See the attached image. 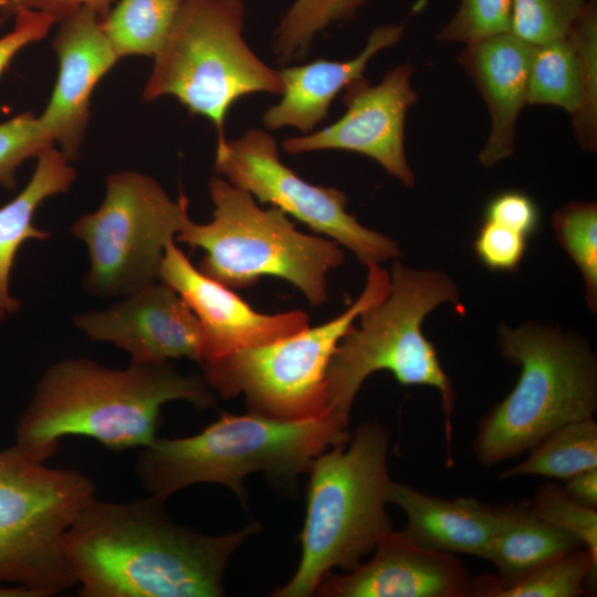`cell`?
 Segmentation results:
<instances>
[{
    "label": "cell",
    "instance_id": "6da1fadb",
    "mask_svg": "<svg viewBox=\"0 0 597 597\" xmlns=\"http://www.w3.org/2000/svg\"><path fill=\"white\" fill-rule=\"evenodd\" d=\"M165 500L94 498L64 540L69 567L82 597H218L238 546L260 528L209 536L174 522Z\"/></svg>",
    "mask_w": 597,
    "mask_h": 597
},
{
    "label": "cell",
    "instance_id": "7a4b0ae2",
    "mask_svg": "<svg viewBox=\"0 0 597 597\" xmlns=\"http://www.w3.org/2000/svg\"><path fill=\"white\" fill-rule=\"evenodd\" d=\"M202 376L167 364L111 368L86 357L61 359L38 380L15 428L14 446L45 462L64 437H88L112 451L140 449L156 438L161 408L182 400L214 404Z\"/></svg>",
    "mask_w": 597,
    "mask_h": 597
},
{
    "label": "cell",
    "instance_id": "3957f363",
    "mask_svg": "<svg viewBox=\"0 0 597 597\" xmlns=\"http://www.w3.org/2000/svg\"><path fill=\"white\" fill-rule=\"evenodd\" d=\"M348 425L326 413L282 420L256 413L221 416L202 431L184 438H156L138 449L135 472L147 495L167 500L196 483H219L244 504L242 480L263 472L286 482L308 472L326 450L345 446Z\"/></svg>",
    "mask_w": 597,
    "mask_h": 597
},
{
    "label": "cell",
    "instance_id": "277c9868",
    "mask_svg": "<svg viewBox=\"0 0 597 597\" xmlns=\"http://www.w3.org/2000/svg\"><path fill=\"white\" fill-rule=\"evenodd\" d=\"M389 436L377 423L358 426L350 443L312 463L302 556L293 577L273 596L307 597L335 567L350 570L391 530L386 511L391 479Z\"/></svg>",
    "mask_w": 597,
    "mask_h": 597
},
{
    "label": "cell",
    "instance_id": "5b68a950",
    "mask_svg": "<svg viewBox=\"0 0 597 597\" xmlns=\"http://www.w3.org/2000/svg\"><path fill=\"white\" fill-rule=\"evenodd\" d=\"M458 296V287L446 273L395 262L388 295L359 315V326H350L331 358L327 413L348 425L355 396L365 379L387 370L401 385L438 390L450 450L455 392L421 324L431 311L442 303L457 302Z\"/></svg>",
    "mask_w": 597,
    "mask_h": 597
},
{
    "label": "cell",
    "instance_id": "8992f818",
    "mask_svg": "<svg viewBox=\"0 0 597 597\" xmlns=\"http://www.w3.org/2000/svg\"><path fill=\"white\" fill-rule=\"evenodd\" d=\"M209 192L212 220L196 223L189 218L175 239L205 252L197 266L205 275L232 290L275 276L293 284L312 305L326 301L327 274L344 261L339 244L298 231L282 210L261 208L221 176L210 179Z\"/></svg>",
    "mask_w": 597,
    "mask_h": 597
},
{
    "label": "cell",
    "instance_id": "52a82bcc",
    "mask_svg": "<svg viewBox=\"0 0 597 597\" xmlns=\"http://www.w3.org/2000/svg\"><path fill=\"white\" fill-rule=\"evenodd\" d=\"M500 348L521 370L512 391L479 422L473 447L483 467L531 450L597 408L596 362L575 337L537 325L503 326Z\"/></svg>",
    "mask_w": 597,
    "mask_h": 597
},
{
    "label": "cell",
    "instance_id": "ba28073f",
    "mask_svg": "<svg viewBox=\"0 0 597 597\" xmlns=\"http://www.w3.org/2000/svg\"><path fill=\"white\" fill-rule=\"evenodd\" d=\"M244 15L242 0H184L143 92L147 102L174 96L207 118L217 145L227 140L224 122L238 100L283 88L279 71L245 42Z\"/></svg>",
    "mask_w": 597,
    "mask_h": 597
},
{
    "label": "cell",
    "instance_id": "9c48e42d",
    "mask_svg": "<svg viewBox=\"0 0 597 597\" xmlns=\"http://www.w3.org/2000/svg\"><path fill=\"white\" fill-rule=\"evenodd\" d=\"M95 498L83 473L50 468L14 444L0 450V584L50 597L76 585L64 540Z\"/></svg>",
    "mask_w": 597,
    "mask_h": 597
},
{
    "label": "cell",
    "instance_id": "30bf717a",
    "mask_svg": "<svg viewBox=\"0 0 597 597\" xmlns=\"http://www.w3.org/2000/svg\"><path fill=\"white\" fill-rule=\"evenodd\" d=\"M367 266L366 285L338 316L261 346L201 363L203 379L222 398L244 396L249 412L282 420L327 413L326 374L343 336L359 315L390 291V274Z\"/></svg>",
    "mask_w": 597,
    "mask_h": 597
},
{
    "label": "cell",
    "instance_id": "8fae6325",
    "mask_svg": "<svg viewBox=\"0 0 597 597\" xmlns=\"http://www.w3.org/2000/svg\"><path fill=\"white\" fill-rule=\"evenodd\" d=\"M101 206L80 217L72 234L88 250L86 292L100 296H126L159 282L168 242L189 219L184 192L172 200L154 178L138 171L107 176Z\"/></svg>",
    "mask_w": 597,
    "mask_h": 597
},
{
    "label": "cell",
    "instance_id": "7c38bea8",
    "mask_svg": "<svg viewBox=\"0 0 597 597\" xmlns=\"http://www.w3.org/2000/svg\"><path fill=\"white\" fill-rule=\"evenodd\" d=\"M214 170L261 203H270L347 248L365 265L400 255L394 240L347 212L343 191L313 185L287 167L280 159L275 139L264 129L250 128L239 138L217 145Z\"/></svg>",
    "mask_w": 597,
    "mask_h": 597
},
{
    "label": "cell",
    "instance_id": "4fadbf2b",
    "mask_svg": "<svg viewBox=\"0 0 597 597\" xmlns=\"http://www.w3.org/2000/svg\"><path fill=\"white\" fill-rule=\"evenodd\" d=\"M413 69L402 64L371 85L365 77L349 84L342 101L346 112L323 129L285 139L283 149L292 155L316 150H346L379 164L407 187L415 185L405 150L408 111L417 103L411 85Z\"/></svg>",
    "mask_w": 597,
    "mask_h": 597
},
{
    "label": "cell",
    "instance_id": "5bb4252c",
    "mask_svg": "<svg viewBox=\"0 0 597 597\" xmlns=\"http://www.w3.org/2000/svg\"><path fill=\"white\" fill-rule=\"evenodd\" d=\"M73 323L91 341L123 349L133 363L167 364L188 358L199 364L202 358V329L197 316L163 282L123 296L106 308L76 314Z\"/></svg>",
    "mask_w": 597,
    "mask_h": 597
},
{
    "label": "cell",
    "instance_id": "9a60e30c",
    "mask_svg": "<svg viewBox=\"0 0 597 597\" xmlns=\"http://www.w3.org/2000/svg\"><path fill=\"white\" fill-rule=\"evenodd\" d=\"M159 281L181 296L201 325L203 344L199 365L269 344L310 326L308 315L301 310L276 314L255 311L232 289L205 275L175 240L166 245Z\"/></svg>",
    "mask_w": 597,
    "mask_h": 597
},
{
    "label": "cell",
    "instance_id": "2e32d148",
    "mask_svg": "<svg viewBox=\"0 0 597 597\" xmlns=\"http://www.w3.org/2000/svg\"><path fill=\"white\" fill-rule=\"evenodd\" d=\"M373 557L346 575H326L315 593L325 597H473L474 577L454 554L422 547L388 531Z\"/></svg>",
    "mask_w": 597,
    "mask_h": 597
},
{
    "label": "cell",
    "instance_id": "e0dca14e",
    "mask_svg": "<svg viewBox=\"0 0 597 597\" xmlns=\"http://www.w3.org/2000/svg\"><path fill=\"white\" fill-rule=\"evenodd\" d=\"M59 22L52 44L59 60L57 77L39 119L71 161L80 154L94 88L119 59L94 11L80 8Z\"/></svg>",
    "mask_w": 597,
    "mask_h": 597
},
{
    "label": "cell",
    "instance_id": "ac0fdd59",
    "mask_svg": "<svg viewBox=\"0 0 597 597\" xmlns=\"http://www.w3.org/2000/svg\"><path fill=\"white\" fill-rule=\"evenodd\" d=\"M526 104L564 109L572 117L579 146L596 149L597 13L593 0L568 35L532 48Z\"/></svg>",
    "mask_w": 597,
    "mask_h": 597
},
{
    "label": "cell",
    "instance_id": "d6986e66",
    "mask_svg": "<svg viewBox=\"0 0 597 597\" xmlns=\"http://www.w3.org/2000/svg\"><path fill=\"white\" fill-rule=\"evenodd\" d=\"M532 45L512 32L470 44L458 60L480 92L491 126L479 160L494 166L514 153L519 116L526 104Z\"/></svg>",
    "mask_w": 597,
    "mask_h": 597
},
{
    "label": "cell",
    "instance_id": "ffe728a7",
    "mask_svg": "<svg viewBox=\"0 0 597 597\" xmlns=\"http://www.w3.org/2000/svg\"><path fill=\"white\" fill-rule=\"evenodd\" d=\"M402 34V24L381 25L370 32L363 51L353 59H317L283 67L279 71L282 96L263 114L264 126L271 130L293 127L303 135L312 133L327 117L336 95L363 78L369 61L378 52L399 42Z\"/></svg>",
    "mask_w": 597,
    "mask_h": 597
},
{
    "label": "cell",
    "instance_id": "44dd1931",
    "mask_svg": "<svg viewBox=\"0 0 597 597\" xmlns=\"http://www.w3.org/2000/svg\"><path fill=\"white\" fill-rule=\"evenodd\" d=\"M389 503L406 515L402 534L416 544L450 554L486 559L495 506L473 498L447 500L391 482Z\"/></svg>",
    "mask_w": 597,
    "mask_h": 597
},
{
    "label": "cell",
    "instance_id": "7402d4cb",
    "mask_svg": "<svg viewBox=\"0 0 597 597\" xmlns=\"http://www.w3.org/2000/svg\"><path fill=\"white\" fill-rule=\"evenodd\" d=\"M60 149L51 147L36 157V166L25 187L0 207V322L20 310L11 294L10 281L19 249L28 240H48L50 233L34 222L36 209L52 196L69 191L76 172Z\"/></svg>",
    "mask_w": 597,
    "mask_h": 597
},
{
    "label": "cell",
    "instance_id": "603a6c76",
    "mask_svg": "<svg viewBox=\"0 0 597 597\" xmlns=\"http://www.w3.org/2000/svg\"><path fill=\"white\" fill-rule=\"evenodd\" d=\"M584 547L580 541L541 517L531 502L495 505L486 559L498 570L499 583H509L536 566Z\"/></svg>",
    "mask_w": 597,
    "mask_h": 597
},
{
    "label": "cell",
    "instance_id": "cb8c5ba5",
    "mask_svg": "<svg viewBox=\"0 0 597 597\" xmlns=\"http://www.w3.org/2000/svg\"><path fill=\"white\" fill-rule=\"evenodd\" d=\"M597 557L582 547L549 559L509 583L474 578L473 597H579L590 591ZM596 577V576H595Z\"/></svg>",
    "mask_w": 597,
    "mask_h": 597
},
{
    "label": "cell",
    "instance_id": "d4e9b609",
    "mask_svg": "<svg viewBox=\"0 0 597 597\" xmlns=\"http://www.w3.org/2000/svg\"><path fill=\"white\" fill-rule=\"evenodd\" d=\"M184 0H119L100 20L118 59L154 57L163 46Z\"/></svg>",
    "mask_w": 597,
    "mask_h": 597
},
{
    "label": "cell",
    "instance_id": "484cf974",
    "mask_svg": "<svg viewBox=\"0 0 597 597\" xmlns=\"http://www.w3.org/2000/svg\"><path fill=\"white\" fill-rule=\"evenodd\" d=\"M597 468V422L594 417L569 422L531 449L527 458L506 469L501 479L541 475L567 480Z\"/></svg>",
    "mask_w": 597,
    "mask_h": 597
},
{
    "label": "cell",
    "instance_id": "4316f807",
    "mask_svg": "<svg viewBox=\"0 0 597 597\" xmlns=\"http://www.w3.org/2000/svg\"><path fill=\"white\" fill-rule=\"evenodd\" d=\"M369 0H295L282 17L273 52L280 63L307 54L316 34L329 24L350 19Z\"/></svg>",
    "mask_w": 597,
    "mask_h": 597
},
{
    "label": "cell",
    "instance_id": "83f0119b",
    "mask_svg": "<svg viewBox=\"0 0 597 597\" xmlns=\"http://www.w3.org/2000/svg\"><path fill=\"white\" fill-rule=\"evenodd\" d=\"M556 239L580 271L586 301L597 307V206L591 201L570 202L553 217Z\"/></svg>",
    "mask_w": 597,
    "mask_h": 597
},
{
    "label": "cell",
    "instance_id": "f1b7e54d",
    "mask_svg": "<svg viewBox=\"0 0 597 597\" xmlns=\"http://www.w3.org/2000/svg\"><path fill=\"white\" fill-rule=\"evenodd\" d=\"M587 4V0H513L511 32L532 46L565 38Z\"/></svg>",
    "mask_w": 597,
    "mask_h": 597
},
{
    "label": "cell",
    "instance_id": "f546056e",
    "mask_svg": "<svg viewBox=\"0 0 597 597\" xmlns=\"http://www.w3.org/2000/svg\"><path fill=\"white\" fill-rule=\"evenodd\" d=\"M51 147L53 139L31 111L0 123V187L13 189L18 168Z\"/></svg>",
    "mask_w": 597,
    "mask_h": 597
},
{
    "label": "cell",
    "instance_id": "4dcf8cb0",
    "mask_svg": "<svg viewBox=\"0 0 597 597\" xmlns=\"http://www.w3.org/2000/svg\"><path fill=\"white\" fill-rule=\"evenodd\" d=\"M513 0H460L459 7L442 28V42L470 44L511 32Z\"/></svg>",
    "mask_w": 597,
    "mask_h": 597
},
{
    "label": "cell",
    "instance_id": "1f68e13d",
    "mask_svg": "<svg viewBox=\"0 0 597 597\" xmlns=\"http://www.w3.org/2000/svg\"><path fill=\"white\" fill-rule=\"evenodd\" d=\"M531 503L541 517L577 537L597 557L596 509L577 503L554 483L541 486Z\"/></svg>",
    "mask_w": 597,
    "mask_h": 597
},
{
    "label": "cell",
    "instance_id": "d6a6232c",
    "mask_svg": "<svg viewBox=\"0 0 597 597\" xmlns=\"http://www.w3.org/2000/svg\"><path fill=\"white\" fill-rule=\"evenodd\" d=\"M525 235L483 220L473 243L478 260L489 270L510 272L522 262L526 248Z\"/></svg>",
    "mask_w": 597,
    "mask_h": 597
},
{
    "label": "cell",
    "instance_id": "836d02e7",
    "mask_svg": "<svg viewBox=\"0 0 597 597\" xmlns=\"http://www.w3.org/2000/svg\"><path fill=\"white\" fill-rule=\"evenodd\" d=\"M484 220L530 238L540 227L541 213L530 196L522 191L507 190L495 195L486 203Z\"/></svg>",
    "mask_w": 597,
    "mask_h": 597
},
{
    "label": "cell",
    "instance_id": "e575fe53",
    "mask_svg": "<svg viewBox=\"0 0 597 597\" xmlns=\"http://www.w3.org/2000/svg\"><path fill=\"white\" fill-rule=\"evenodd\" d=\"M14 17L13 29L0 38V76L23 48L45 38L55 23L46 12L31 8L20 9Z\"/></svg>",
    "mask_w": 597,
    "mask_h": 597
},
{
    "label": "cell",
    "instance_id": "d590c367",
    "mask_svg": "<svg viewBox=\"0 0 597 597\" xmlns=\"http://www.w3.org/2000/svg\"><path fill=\"white\" fill-rule=\"evenodd\" d=\"M115 1L116 0H30L25 2L22 8L44 11L50 14L55 22L61 21L80 8H87L94 11L100 20H102L113 8Z\"/></svg>",
    "mask_w": 597,
    "mask_h": 597
},
{
    "label": "cell",
    "instance_id": "8d00e7d4",
    "mask_svg": "<svg viewBox=\"0 0 597 597\" xmlns=\"http://www.w3.org/2000/svg\"><path fill=\"white\" fill-rule=\"evenodd\" d=\"M564 492L585 506L597 507V469L579 472L565 480Z\"/></svg>",
    "mask_w": 597,
    "mask_h": 597
},
{
    "label": "cell",
    "instance_id": "74e56055",
    "mask_svg": "<svg viewBox=\"0 0 597 597\" xmlns=\"http://www.w3.org/2000/svg\"><path fill=\"white\" fill-rule=\"evenodd\" d=\"M0 597H38L33 591L12 585L0 584Z\"/></svg>",
    "mask_w": 597,
    "mask_h": 597
},
{
    "label": "cell",
    "instance_id": "f35d334b",
    "mask_svg": "<svg viewBox=\"0 0 597 597\" xmlns=\"http://www.w3.org/2000/svg\"><path fill=\"white\" fill-rule=\"evenodd\" d=\"M28 1L30 0H11L10 4L0 12V22H3L14 15L17 11L20 10L22 6Z\"/></svg>",
    "mask_w": 597,
    "mask_h": 597
},
{
    "label": "cell",
    "instance_id": "ab89813d",
    "mask_svg": "<svg viewBox=\"0 0 597 597\" xmlns=\"http://www.w3.org/2000/svg\"><path fill=\"white\" fill-rule=\"evenodd\" d=\"M11 0H0V12L3 11L9 4Z\"/></svg>",
    "mask_w": 597,
    "mask_h": 597
}]
</instances>
